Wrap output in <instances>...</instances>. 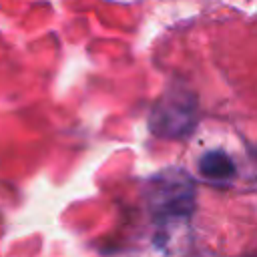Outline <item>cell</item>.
Listing matches in <instances>:
<instances>
[{"instance_id": "2", "label": "cell", "mask_w": 257, "mask_h": 257, "mask_svg": "<svg viewBox=\"0 0 257 257\" xmlns=\"http://www.w3.org/2000/svg\"><path fill=\"white\" fill-rule=\"evenodd\" d=\"M197 124V98L183 86L169 88L153 106L149 114V128L153 135L169 141L185 139Z\"/></svg>"}, {"instance_id": "3", "label": "cell", "mask_w": 257, "mask_h": 257, "mask_svg": "<svg viewBox=\"0 0 257 257\" xmlns=\"http://www.w3.org/2000/svg\"><path fill=\"white\" fill-rule=\"evenodd\" d=\"M199 173L211 181H227L235 175V163L223 151H209L199 159Z\"/></svg>"}, {"instance_id": "1", "label": "cell", "mask_w": 257, "mask_h": 257, "mask_svg": "<svg viewBox=\"0 0 257 257\" xmlns=\"http://www.w3.org/2000/svg\"><path fill=\"white\" fill-rule=\"evenodd\" d=\"M195 181L179 167L163 169L155 173L145 185V203L157 223V243L165 247L169 239H175L181 229L187 227L189 217L195 211Z\"/></svg>"}]
</instances>
